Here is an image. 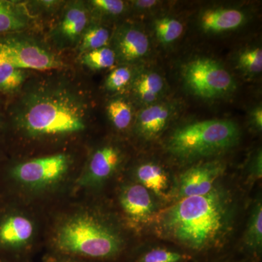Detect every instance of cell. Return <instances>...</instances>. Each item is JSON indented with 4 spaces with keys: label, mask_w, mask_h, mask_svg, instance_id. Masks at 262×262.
<instances>
[{
    "label": "cell",
    "mask_w": 262,
    "mask_h": 262,
    "mask_svg": "<svg viewBox=\"0 0 262 262\" xmlns=\"http://www.w3.org/2000/svg\"><path fill=\"white\" fill-rule=\"evenodd\" d=\"M96 108L94 89L80 67L36 72L18 94L6 99V158L69 149L89 134Z\"/></svg>",
    "instance_id": "obj_1"
},
{
    "label": "cell",
    "mask_w": 262,
    "mask_h": 262,
    "mask_svg": "<svg viewBox=\"0 0 262 262\" xmlns=\"http://www.w3.org/2000/svg\"><path fill=\"white\" fill-rule=\"evenodd\" d=\"M229 217L228 199L214 188L204 195L182 198L162 214L158 229L165 237L201 250L211 247L225 236Z\"/></svg>",
    "instance_id": "obj_2"
},
{
    "label": "cell",
    "mask_w": 262,
    "mask_h": 262,
    "mask_svg": "<svg viewBox=\"0 0 262 262\" xmlns=\"http://www.w3.org/2000/svg\"><path fill=\"white\" fill-rule=\"evenodd\" d=\"M122 249V239L113 229L83 213L63 222L53 241L55 255L89 262L116 258Z\"/></svg>",
    "instance_id": "obj_3"
},
{
    "label": "cell",
    "mask_w": 262,
    "mask_h": 262,
    "mask_svg": "<svg viewBox=\"0 0 262 262\" xmlns=\"http://www.w3.org/2000/svg\"><path fill=\"white\" fill-rule=\"evenodd\" d=\"M75 162V153L69 149L26 159L7 157L0 161V187H51L68 175Z\"/></svg>",
    "instance_id": "obj_4"
},
{
    "label": "cell",
    "mask_w": 262,
    "mask_h": 262,
    "mask_svg": "<svg viewBox=\"0 0 262 262\" xmlns=\"http://www.w3.org/2000/svg\"><path fill=\"white\" fill-rule=\"evenodd\" d=\"M75 56L51 47L42 33L24 32L0 35V65L37 72L75 67Z\"/></svg>",
    "instance_id": "obj_5"
},
{
    "label": "cell",
    "mask_w": 262,
    "mask_h": 262,
    "mask_svg": "<svg viewBox=\"0 0 262 262\" xmlns=\"http://www.w3.org/2000/svg\"><path fill=\"white\" fill-rule=\"evenodd\" d=\"M239 127L231 120H208L179 127L168 141L169 151L182 160H194L231 149L238 143Z\"/></svg>",
    "instance_id": "obj_6"
},
{
    "label": "cell",
    "mask_w": 262,
    "mask_h": 262,
    "mask_svg": "<svg viewBox=\"0 0 262 262\" xmlns=\"http://www.w3.org/2000/svg\"><path fill=\"white\" fill-rule=\"evenodd\" d=\"M183 77L191 93L206 99L223 97L236 89L231 74L211 58H200L189 62L184 67Z\"/></svg>",
    "instance_id": "obj_7"
},
{
    "label": "cell",
    "mask_w": 262,
    "mask_h": 262,
    "mask_svg": "<svg viewBox=\"0 0 262 262\" xmlns=\"http://www.w3.org/2000/svg\"><path fill=\"white\" fill-rule=\"evenodd\" d=\"M92 21L84 0H67L61 13L44 33L56 51L73 54L85 29Z\"/></svg>",
    "instance_id": "obj_8"
},
{
    "label": "cell",
    "mask_w": 262,
    "mask_h": 262,
    "mask_svg": "<svg viewBox=\"0 0 262 262\" xmlns=\"http://www.w3.org/2000/svg\"><path fill=\"white\" fill-rule=\"evenodd\" d=\"M34 232L30 219L0 199V256L24 259Z\"/></svg>",
    "instance_id": "obj_9"
},
{
    "label": "cell",
    "mask_w": 262,
    "mask_h": 262,
    "mask_svg": "<svg viewBox=\"0 0 262 262\" xmlns=\"http://www.w3.org/2000/svg\"><path fill=\"white\" fill-rule=\"evenodd\" d=\"M149 46L145 33L129 24H122L113 31L110 45L120 65H131L144 58Z\"/></svg>",
    "instance_id": "obj_10"
},
{
    "label": "cell",
    "mask_w": 262,
    "mask_h": 262,
    "mask_svg": "<svg viewBox=\"0 0 262 262\" xmlns=\"http://www.w3.org/2000/svg\"><path fill=\"white\" fill-rule=\"evenodd\" d=\"M123 160L121 149L114 144H103L91 151L81 177V184L96 186L116 172Z\"/></svg>",
    "instance_id": "obj_11"
},
{
    "label": "cell",
    "mask_w": 262,
    "mask_h": 262,
    "mask_svg": "<svg viewBox=\"0 0 262 262\" xmlns=\"http://www.w3.org/2000/svg\"><path fill=\"white\" fill-rule=\"evenodd\" d=\"M224 171V165L219 162L207 163L188 169L179 179L178 196L204 195L214 189V183Z\"/></svg>",
    "instance_id": "obj_12"
},
{
    "label": "cell",
    "mask_w": 262,
    "mask_h": 262,
    "mask_svg": "<svg viewBox=\"0 0 262 262\" xmlns=\"http://www.w3.org/2000/svg\"><path fill=\"white\" fill-rule=\"evenodd\" d=\"M24 32L44 34L42 26L29 11L27 0H0V35Z\"/></svg>",
    "instance_id": "obj_13"
},
{
    "label": "cell",
    "mask_w": 262,
    "mask_h": 262,
    "mask_svg": "<svg viewBox=\"0 0 262 262\" xmlns=\"http://www.w3.org/2000/svg\"><path fill=\"white\" fill-rule=\"evenodd\" d=\"M120 203L125 215L136 223L147 222L154 213L151 196L140 184H130L124 188L120 193Z\"/></svg>",
    "instance_id": "obj_14"
},
{
    "label": "cell",
    "mask_w": 262,
    "mask_h": 262,
    "mask_svg": "<svg viewBox=\"0 0 262 262\" xmlns=\"http://www.w3.org/2000/svg\"><path fill=\"white\" fill-rule=\"evenodd\" d=\"M171 115V107L164 103L143 108L134 120L136 134L146 140L156 139L168 125Z\"/></svg>",
    "instance_id": "obj_15"
},
{
    "label": "cell",
    "mask_w": 262,
    "mask_h": 262,
    "mask_svg": "<svg viewBox=\"0 0 262 262\" xmlns=\"http://www.w3.org/2000/svg\"><path fill=\"white\" fill-rule=\"evenodd\" d=\"M246 15L234 8H212L202 13L200 23L206 32L221 33L234 30L244 24Z\"/></svg>",
    "instance_id": "obj_16"
},
{
    "label": "cell",
    "mask_w": 262,
    "mask_h": 262,
    "mask_svg": "<svg viewBox=\"0 0 262 262\" xmlns=\"http://www.w3.org/2000/svg\"><path fill=\"white\" fill-rule=\"evenodd\" d=\"M163 77L153 72H146L135 77L130 89L134 97L141 103H151L160 97L164 90Z\"/></svg>",
    "instance_id": "obj_17"
},
{
    "label": "cell",
    "mask_w": 262,
    "mask_h": 262,
    "mask_svg": "<svg viewBox=\"0 0 262 262\" xmlns=\"http://www.w3.org/2000/svg\"><path fill=\"white\" fill-rule=\"evenodd\" d=\"M113 32L104 24L91 21L76 48L75 58L87 52L110 46Z\"/></svg>",
    "instance_id": "obj_18"
},
{
    "label": "cell",
    "mask_w": 262,
    "mask_h": 262,
    "mask_svg": "<svg viewBox=\"0 0 262 262\" xmlns=\"http://www.w3.org/2000/svg\"><path fill=\"white\" fill-rule=\"evenodd\" d=\"M105 113L114 128L120 132L127 130L134 120V110L127 98L116 96L108 100Z\"/></svg>",
    "instance_id": "obj_19"
},
{
    "label": "cell",
    "mask_w": 262,
    "mask_h": 262,
    "mask_svg": "<svg viewBox=\"0 0 262 262\" xmlns=\"http://www.w3.org/2000/svg\"><path fill=\"white\" fill-rule=\"evenodd\" d=\"M37 72L0 65V96L6 99L21 91L24 84Z\"/></svg>",
    "instance_id": "obj_20"
},
{
    "label": "cell",
    "mask_w": 262,
    "mask_h": 262,
    "mask_svg": "<svg viewBox=\"0 0 262 262\" xmlns=\"http://www.w3.org/2000/svg\"><path fill=\"white\" fill-rule=\"evenodd\" d=\"M136 178L147 190L162 195L168 187V177L160 165L153 163L141 164L136 171Z\"/></svg>",
    "instance_id": "obj_21"
},
{
    "label": "cell",
    "mask_w": 262,
    "mask_h": 262,
    "mask_svg": "<svg viewBox=\"0 0 262 262\" xmlns=\"http://www.w3.org/2000/svg\"><path fill=\"white\" fill-rule=\"evenodd\" d=\"M75 64L82 70L97 72L108 70L117 63L116 55L110 46L84 53L76 57Z\"/></svg>",
    "instance_id": "obj_22"
},
{
    "label": "cell",
    "mask_w": 262,
    "mask_h": 262,
    "mask_svg": "<svg viewBox=\"0 0 262 262\" xmlns=\"http://www.w3.org/2000/svg\"><path fill=\"white\" fill-rule=\"evenodd\" d=\"M67 0H27L29 11L41 24L46 32L61 13Z\"/></svg>",
    "instance_id": "obj_23"
},
{
    "label": "cell",
    "mask_w": 262,
    "mask_h": 262,
    "mask_svg": "<svg viewBox=\"0 0 262 262\" xmlns=\"http://www.w3.org/2000/svg\"><path fill=\"white\" fill-rule=\"evenodd\" d=\"M84 2L92 21L99 23L103 18L120 16L127 9V3L122 0H87Z\"/></svg>",
    "instance_id": "obj_24"
},
{
    "label": "cell",
    "mask_w": 262,
    "mask_h": 262,
    "mask_svg": "<svg viewBox=\"0 0 262 262\" xmlns=\"http://www.w3.org/2000/svg\"><path fill=\"white\" fill-rule=\"evenodd\" d=\"M134 78V71L130 65H120L106 76L103 82V89L110 94H123L130 89Z\"/></svg>",
    "instance_id": "obj_25"
},
{
    "label": "cell",
    "mask_w": 262,
    "mask_h": 262,
    "mask_svg": "<svg viewBox=\"0 0 262 262\" xmlns=\"http://www.w3.org/2000/svg\"><path fill=\"white\" fill-rule=\"evenodd\" d=\"M154 29L160 42L169 45L180 37L184 31V25L177 19L164 17L155 20Z\"/></svg>",
    "instance_id": "obj_26"
},
{
    "label": "cell",
    "mask_w": 262,
    "mask_h": 262,
    "mask_svg": "<svg viewBox=\"0 0 262 262\" xmlns=\"http://www.w3.org/2000/svg\"><path fill=\"white\" fill-rule=\"evenodd\" d=\"M246 244L253 248H261L262 244V206L257 203L253 209L246 234Z\"/></svg>",
    "instance_id": "obj_27"
},
{
    "label": "cell",
    "mask_w": 262,
    "mask_h": 262,
    "mask_svg": "<svg viewBox=\"0 0 262 262\" xmlns=\"http://www.w3.org/2000/svg\"><path fill=\"white\" fill-rule=\"evenodd\" d=\"M239 68L251 75L261 73L262 70V51L260 48L246 50L238 57Z\"/></svg>",
    "instance_id": "obj_28"
},
{
    "label": "cell",
    "mask_w": 262,
    "mask_h": 262,
    "mask_svg": "<svg viewBox=\"0 0 262 262\" xmlns=\"http://www.w3.org/2000/svg\"><path fill=\"white\" fill-rule=\"evenodd\" d=\"M182 258L180 253L160 248L146 253L139 262H179Z\"/></svg>",
    "instance_id": "obj_29"
},
{
    "label": "cell",
    "mask_w": 262,
    "mask_h": 262,
    "mask_svg": "<svg viewBox=\"0 0 262 262\" xmlns=\"http://www.w3.org/2000/svg\"><path fill=\"white\" fill-rule=\"evenodd\" d=\"M5 103H6V98L0 96V161L6 158L4 139Z\"/></svg>",
    "instance_id": "obj_30"
},
{
    "label": "cell",
    "mask_w": 262,
    "mask_h": 262,
    "mask_svg": "<svg viewBox=\"0 0 262 262\" xmlns=\"http://www.w3.org/2000/svg\"><path fill=\"white\" fill-rule=\"evenodd\" d=\"M251 120L255 128L261 131L262 129V108L261 106L253 108L252 113H251Z\"/></svg>",
    "instance_id": "obj_31"
},
{
    "label": "cell",
    "mask_w": 262,
    "mask_h": 262,
    "mask_svg": "<svg viewBox=\"0 0 262 262\" xmlns=\"http://www.w3.org/2000/svg\"><path fill=\"white\" fill-rule=\"evenodd\" d=\"M158 2L154 0H143V1H133L132 5L134 8L138 10H145L147 8H152L157 5Z\"/></svg>",
    "instance_id": "obj_32"
},
{
    "label": "cell",
    "mask_w": 262,
    "mask_h": 262,
    "mask_svg": "<svg viewBox=\"0 0 262 262\" xmlns=\"http://www.w3.org/2000/svg\"><path fill=\"white\" fill-rule=\"evenodd\" d=\"M253 173L258 178L261 177V153L260 151L253 160L252 165Z\"/></svg>",
    "instance_id": "obj_33"
},
{
    "label": "cell",
    "mask_w": 262,
    "mask_h": 262,
    "mask_svg": "<svg viewBox=\"0 0 262 262\" xmlns=\"http://www.w3.org/2000/svg\"><path fill=\"white\" fill-rule=\"evenodd\" d=\"M43 262H89L77 259V258L67 257V256H58L53 255L51 257L46 258Z\"/></svg>",
    "instance_id": "obj_34"
},
{
    "label": "cell",
    "mask_w": 262,
    "mask_h": 262,
    "mask_svg": "<svg viewBox=\"0 0 262 262\" xmlns=\"http://www.w3.org/2000/svg\"><path fill=\"white\" fill-rule=\"evenodd\" d=\"M0 262H27V261L24 259H18V258L3 257V256H0Z\"/></svg>",
    "instance_id": "obj_35"
}]
</instances>
